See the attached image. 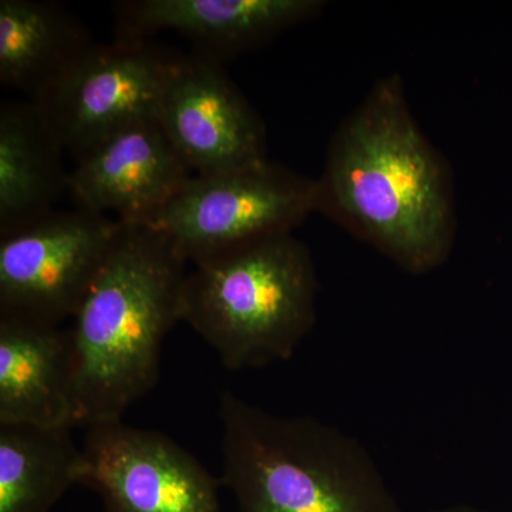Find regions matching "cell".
Instances as JSON below:
<instances>
[{"mask_svg": "<svg viewBox=\"0 0 512 512\" xmlns=\"http://www.w3.org/2000/svg\"><path fill=\"white\" fill-rule=\"evenodd\" d=\"M64 6L45 0H0V84L32 99L93 45Z\"/></svg>", "mask_w": 512, "mask_h": 512, "instance_id": "14", "label": "cell"}, {"mask_svg": "<svg viewBox=\"0 0 512 512\" xmlns=\"http://www.w3.org/2000/svg\"><path fill=\"white\" fill-rule=\"evenodd\" d=\"M121 221L53 211L0 237V316L60 326L74 318L109 256Z\"/></svg>", "mask_w": 512, "mask_h": 512, "instance_id": "7", "label": "cell"}, {"mask_svg": "<svg viewBox=\"0 0 512 512\" xmlns=\"http://www.w3.org/2000/svg\"><path fill=\"white\" fill-rule=\"evenodd\" d=\"M431 512H491L484 510V508L474 507V505L468 504H453L447 505V507L437 508Z\"/></svg>", "mask_w": 512, "mask_h": 512, "instance_id": "16", "label": "cell"}, {"mask_svg": "<svg viewBox=\"0 0 512 512\" xmlns=\"http://www.w3.org/2000/svg\"><path fill=\"white\" fill-rule=\"evenodd\" d=\"M320 0H124L114 5L116 39L160 32L190 39L194 52L224 62L315 18Z\"/></svg>", "mask_w": 512, "mask_h": 512, "instance_id": "11", "label": "cell"}, {"mask_svg": "<svg viewBox=\"0 0 512 512\" xmlns=\"http://www.w3.org/2000/svg\"><path fill=\"white\" fill-rule=\"evenodd\" d=\"M181 57L147 40L93 43L32 101L77 161L124 128L156 117Z\"/></svg>", "mask_w": 512, "mask_h": 512, "instance_id": "5", "label": "cell"}, {"mask_svg": "<svg viewBox=\"0 0 512 512\" xmlns=\"http://www.w3.org/2000/svg\"><path fill=\"white\" fill-rule=\"evenodd\" d=\"M194 173L156 117L114 134L76 161L69 194L76 208L126 224H150Z\"/></svg>", "mask_w": 512, "mask_h": 512, "instance_id": "10", "label": "cell"}, {"mask_svg": "<svg viewBox=\"0 0 512 512\" xmlns=\"http://www.w3.org/2000/svg\"><path fill=\"white\" fill-rule=\"evenodd\" d=\"M187 265L163 232L121 222L70 329L77 426L123 420L157 386L164 340L183 320Z\"/></svg>", "mask_w": 512, "mask_h": 512, "instance_id": "2", "label": "cell"}, {"mask_svg": "<svg viewBox=\"0 0 512 512\" xmlns=\"http://www.w3.org/2000/svg\"><path fill=\"white\" fill-rule=\"evenodd\" d=\"M0 424L77 427L70 329L0 316Z\"/></svg>", "mask_w": 512, "mask_h": 512, "instance_id": "12", "label": "cell"}, {"mask_svg": "<svg viewBox=\"0 0 512 512\" xmlns=\"http://www.w3.org/2000/svg\"><path fill=\"white\" fill-rule=\"evenodd\" d=\"M315 183V212L403 271L430 274L450 258L453 178L414 119L399 74L379 80L340 123Z\"/></svg>", "mask_w": 512, "mask_h": 512, "instance_id": "1", "label": "cell"}, {"mask_svg": "<svg viewBox=\"0 0 512 512\" xmlns=\"http://www.w3.org/2000/svg\"><path fill=\"white\" fill-rule=\"evenodd\" d=\"M318 276L293 232L238 245L192 264L183 320L229 370L285 362L315 328Z\"/></svg>", "mask_w": 512, "mask_h": 512, "instance_id": "4", "label": "cell"}, {"mask_svg": "<svg viewBox=\"0 0 512 512\" xmlns=\"http://www.w3.org/2000/svg\"><path fill=\"white\" fill-rule=\"evenodd\" d=\"M66 153L32 100L0 106V237L56 211L69 192Z\"/></svg>", "mask_w": 512, "mask_h": 512, "instance_id": "13", "label": "cell"}, {"mask_svg": "<svg viewBox=\"0 0 512 512\" xmlns=\"http://www.w3.org/2000/svg\"><path fill=\"white\" fill-rule=\"evenodd\" d=\"M82 448V485L103 512H222L218 481L160 431L104 421L86 427Z\"/></svg>", "mask_w": 512, "mask_h": 512, "instance_id": "8", "label": "cell"}, {"mask_svg": "<svg viewBox=\"0 0 512 512\" xmlns=\"http://www.w3.org/2000/svg\"><path fill=\"white\" fill-rule=\"evenodd\" d=\"M316 183L265 161L247 170L194 175L150 222L195 264L282 232H293L315 212Z\"/></svg>", "mask_w": 512, "mask_h": 512, "instance_id": "6", "label": "cell"}, {"mask_svg": "<svg viewBox=\"0 0 512 512\" xmlns=\"http://www.w3.org/2000/svg\"><path fill=\"white\" fill-rule=\"evenodd\" d=\"M156 119L195 175L232 173L268 161L264 121L211 57H181Z\"/></svg>", "mask_w": 512, "mask_h": 512, "instance_id": "9", "label": "cell"}, {"mask_svg": "<svg viewBox=\"0 0 512 512\" xmlns=\"http://www.w3.org/2000/svg\"><path fill=\"white\" fill-rule=\"evenodd\" d=\"M222 483L238 512H403L375 458L315 417L279 416L221 393Z\"/></svg>", "mask_w": 512, "mask_h": 512, "instance_id": "3", "label": "cell"}, {"mask_svg": "<svg viewBox=\"0 0 512 512\" xmlns=\"http://www.w3.org/2000/svg\"><path fill=\"white\" fill-rule=\"evenodd\" d=\"M72 427L0 424V512H52L86 473Z\"/></svg>", "mask_w": 512, "mask_h": 512, "instance_id": "15", "label": "cell"}]
</instances>
